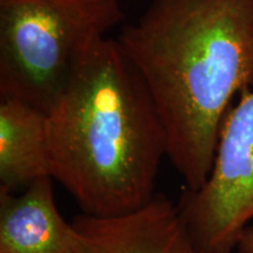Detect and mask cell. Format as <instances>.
<instances>
[{
	"label": "cell",
	"instance_id": "52a82bcc",
	"mask_svg": "<svg viewBox=\"0 0 253 253\" xmlns=\"http://www.w3.org/2000/svg\"><path fill=\"white\" fill-rule=\"evenodd\" d=\"M47 176H50L47 113L21 100L1 99L0 190L14 194Z\"/></svg>",
	"mask_w": 253,
	"mask_h": 253
},
{
	"label": "cell",
	"instance_id": "3957f363",
	"mask_svg": "<svg viewBox=\"0 0 253 253\" xmlns=\"http://www.w3.org/2000/svg\"><path fill=\"white\" fill-rule=\"evenodd\" d=\"M123 19V0H0V97L47 113L65 82Z\"/></svg>",
	"mask_w": 253,
	"mask_h": 253
},
{
	"label": "cell",
	"instance_id": "8992f818",
	"mask_svg": "<svg viewBox=\"0 0 253 253\" xmlns=\"http://www.w3.org/2000/svg\"><path fill=\"white\" fill-rule=\"evenodd\" d=\"M50 176L21 195L0 190V253H72L74 227L60 214Z\"/></svg>",
	"mask_w": 253,
	"mask_h": 253
},
{
	"label": "cell",
	"instance_id": "7a4b0ae2",
	"mask_svg": "<svg viewBox=\"0 0 253 253\" xmlns=\"http://www.w3.org/2000/svg\"><path fill=\"white\" fill-rule=\"evenodd\" d=\"M47 119L50 176L82 213L120 216L154 198L167 132L119 40L104 38L84 56Z\"/></svg>",
	"mask_w": 253,
	"mask_h": 253
},
{
	"label": "cell",
	"instance_id": "ba28073f",
	"mask_svg": "<svg viewBox=\"0 0 253 253\" xmlns=\"http://www.w3.org/2000/svg\"><path fill=\"white\" fill-rule=\"evenodd\" d=\"M237 253H253V224L242 231L237 240Z\"/></svg>",
	"mask_w": 253,
	"mask_h": 253
},
{
	"label": "cell",
	"instance_id": "5b68a950",
	"mask_svg": "<svg viewBox=\"0 0 253 253\" xmlns=\"http://www.w3.org/2000/svg\"><path fill=\"white\" fill-rule=\"evenodd\" d=\"M72 224V253H202L178 207L163 194L131 212L114 217L82 213Z\"/></svg>",
	"mask_w": 253,
	"mask_h": 253
},
{
	"label": "cell",
	"instance_id": "277c9868",
	"mask_svg": "<svg viewBox=\"0 0 253 253\" xmlns=\"http://www.w3.org/2000/svg\"><path fill=\"white\" fill-rule=\"evenodd\" d=\"M178 210L202 253H232L253 220V89L229 109L212 170L196 191L184 190Z\"/></svg>",
	"mask_w": 253,
	"mask_h": 253
},
{
	"label": "cell",
	"instance_id": "6da1fadb",
	"mask_svg": "<svg viewBox=\"0 0 253 253\" xmlns=\"http://www.w3.org/2000/svg\"><path fill=\"white\" fill-rule=\"evenodd\" d=\"M118 40L160 114L167 157L196 191L231 101L253 89V0H153Z\"/></svg>",
	"mask_w": 253,
	"mask_h": 253
}]
</instances>
